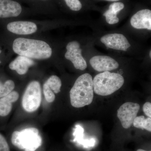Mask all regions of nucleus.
<instances>
[{"label":"nucleus","instance_id":"nucleus-4","mask_svg":"<svg viewBox=\"0 0 151 151\" xmlns=\"http://www.w3.org/2000/svg\"><path fill=\"white\" fill-rule=\"evenodd\" d=\"M39 130L35 128L15 131L12 134L11 141L14 146L25 151H35L40 147L42 139Z\"/></svg>","mask_w":151,"mask_h":151},{"label":"nucleus","instance_id":"nucleus-8","mask_svg":"<svg viewBox=\"0 0 151 151\" xmlns=\"http://www.w3.org/2000/svg\"><path fill=\"white\" fill-rule=\"evenodd\" d=\"M100 41L107 48L127 51L131 45L125 36L121 34H109L102 37Z\"/></svg>","mask_w":151,"mask_h":151},{"label":"nucleus","instance_id":"nucleus-15","mask_svg":"<svg viewBox=\"0 0 151 151\" xmlns=\"http://www.w3.org/2000/svg\"><path fill=\"white\" fill-rule=\"evenodd\" d=\"M124 8V4L122 2H114L110 5L109 9L103 14L105 17L107 22L110 24L119 22V19L117 17V14Z\"/></svg>","mask_w":151,"mask_h":151},{"label":"nucleus","instance_id":"nucleus-22","mask_svg":"<svg viewBox=\"0 0 151 151\" xmlns=\"http://www.w3.org/2000/svg\"><path fill=\"white\" fill-rule=\"evenodd\" d=\"M143 111L145 114L148 117V118L151 117V103L150 102H146L143 105Z\"/></svg>","mask_w":151,"mask_h":151},{"label":"nucleus","instance_id":"nucleus-21","mask_svg":"<svg viewBox=\"0 0 151 151\" xmlns=\"http://www.w3.org/2000/svg\"><path fill=\"white\" fill-rule=\"evenodd\" d=\"M0 151H10L9 145L5 138L0 134Z\"/></svg>","mask_w":151,"mask_h":151},{"label":"nucleus","instance_id":"nucleus-25","mask_svg":"<svg viewBox=\"0 0 151 151\" xmlns=\"http://www.w3.org/2000/svg\"><path fill=\"white\" fill-rule=\"evenodd\" d=\"M150 58H151V50H150Z\"/></svg>","mask_w":151,"mask_h":151},{"label":"nucleus","instance_id":"nucleus-2","mask_svg":"<svg viewBox=\"0 0 151 151\" xmlns=\"http://www.w3.org/2000/svg\"><path fill=\"white\" fill-rule=\"evenodd\" d=\"M93 80L88 73L79 76L70 91L71 105L76 108L89 105L93 100Z\"/></svg>","mask_w":151,"mask_h":151},{"label":"nucleus","instance_id":"nucleus-14","mask_svg":"<svg viewBox=\"0 0 151 151\" xmlns=\"http://www.w3.org/2000/svg\"><path fill=\"white\" fill-rule=\"evenodd\" d=\"M19 94L16 91H12L7 95L0 98V116H8L12 108V103L18 100Z\"/></svg>","mask_w":151,"mask_h":151},{"label":"nucleus","instance_id":"nucleus-11","mask_svg":"<svg viewBox=\"0 0 151 151\" xmlns=\"http://www.w3.org/2000/svg\"><path fill=\"white\" fill-rule=\"evenodd\" d=\"M9 31L17 35L32 34L37 31L36 24L28 21H16L9 23L7 26Z\"/></svg>","mask_w":151,"mask_h":151},{"label":"nucleus","instance_id":"nucleus-10","mask_svg":"<svg viewBox=\"0 0 151 151\" xmlns=\"http://www.w3.org/2000/svg\"><path fill=\"white\" fill-rule=\"evenodd\" d=\"M131 24L137 29L151 30V11L147 9L141 10L131 18Z\"/></svg>","mask_w":151,"mask_h":151},{"label":"nucleus","instance_id":"nucleus-24","mask_svg":"<svg viewBox=\"0 0 151 151\" xmlns=\"http://www.w3.org/2000/svg\"><path fill=\"white\" fill-rule=\"evenodd\" d=\"M137 151H147L146 150H142V149H139V150H138Z\"/></svg>","mask_w":151,"mask_h":151},{"label":"nucleus","instance_id":"nucleus-19","mask_svg":"<svg viewBox=\"0 0 151 151\" xmlns=\"http://www.w3.org/2000/svg\"><path fill=\"white\" fill-rule=\"evenodd\" d=\"M43 91L46 101L49 103L53 102L55 100V95L45 83L43 84Z\"/></svg>","mask_w":151,"mask_h":151},{"label":"nucleus","instance_id":"nucleus-13","mask_svg":"<svg viewBox=\"0 0 151 151\" xmlns=\"http://www.w3.org/2000/svg\"><path fill=\"white\" fill-rule=\"evenodd\" d=\"M34 64L35 62L30 58L19 55L10 63L9 67L11 70H16L19 75H24Z\"/></svg>","mask_w":151,"mask_h":151},{"label":"nucleus","instance_id":"nucleus-26","mask_svg":"<svg viewBox=\"0 0 151 151\" xmlns=\"http://www.w3.org/2000/svg\"><path fill=\"white\" fill-rule=\"evenodd\" d=\"M1 50H0V54H1ZM1 63V60H0V63Z\"/></svg>","mask_w":151,"mask_h":151},{"label":"nucleus","instance_id":"nucleus-9","mask_svg":"<svg viewBox=\"0 0 151 151\" xmlns=\"http://www.w3.org/2000/svg\"><path fill=\"white\" fill-rule=\"evenodd\" d=\"M92 68L99 72H105L117 69L119 67L118 62L111 57L106 55H97L90 60Z\"/></svg>","mask_w":151,"mask_h":151},{"label":"nucleus","instance_id":"nucleus-18","mask_svg":"<svg viewBox=\"0 0 151 151\" xmlns=\"http://www.w3.org/2000/svg\"><path fill=\"white\" fill-rule=\"evenodd\" d=\"M15 87V84L12 80H7L3 84L0 81V98L10 93Z\"/></svg>","mask_w":151,"mask_h":151},{"label":"nucleus","instance_id":"nucleus-20","mask_svg":"<svg viewBox=\"0 0 151 151\" xmlns=\"http://www.w3.org/2000/svg\"><path fill=\"white\" fill-rule=\"evenodd\" d=\"M68 6L70 10L74 11L80 10L82 8V4L78 0H64Z\"/></svg>","mask_w":151,"mask_h":151},{"label":"nucleus","instance_id":"nucleus-16","mask_svg":"<svg viewBox=\"0 0 151 151\" xmlns=\"http://www.w3.org/2000/svg\"><path fill=\"white\" fill-rule=\"evenodd\" d=\"M134 127L142 129H146L151 132V119L150 118H145L141 116L136 117L133 123Z\"/></svg>","mask_w":151,"mask_h":151},{"label":"nucleus","instance_id":"nucleus-1","mask_svg":"<svg viewBox=\"0 0 151 151\" xmlns=\"http://www.w3.org/2000/svg\"><path fill=\"white\" fill-rule=\"evenodd\" d=\"M13 49L19 55L30 59H47L52 54L51 47L45 42L24 38H18L15 40Z\"/></svg>","mask_w":151,"mask_h":151},{"label":"nucleus","instance_id":"nucleus-7","mask_svg":"<svg viewBox=\"0 0 151 151\" xmlns=\"http://www.w3.org/2000/svg\"><path fill=\"white\" fill-rule=\"evenodd\" d=\"M66 48L65 58L70 60L76 69L81 70L86 69L87 63L81 55L82 50L80 48V44L78 42H70L68 44Z\"/></svg>","mask_w":151,"mask_h":151},{"label":"nucleus","instance_id":"nucleus-5","mask_svg":"<svg viewBox=\"0 0 151 151\" xmlns=\"http://www.w3.org/2000/svg\"><path fill=\"white\" fill-rule=\"evenodd\" d=\"M41 103V89L40 84L37 81H32L28 85L22 99V105L24 109L32 113L37 110Z\"/></svg>","mask_w":151,"mask_h":151},{"label":"nucleus","instance_id":"nucleus-6","mask_svg":"<svg viewBox=\"0 0 151 151\" xmlns=\"http://www.w3.org/2000/svg\"><path fill=\"white\" fill-rule=\"evenodd\" d=\"M140 105L138 103L127 102L118 109L117 116L124 129L130 128L139 112Z\"/></svg>","mask_w":151,"mask_h":151},{"label":"nucleus","instance_id":"nucleus-3","mask_svg":"<svg viewBox=\"0 0 151 151\" xmlns=\"http://www.w3.org/2000/svg\"><path fill=\"white\" fill-rule=\"evenodd\" d=\"M124 83V77L119 73L105 71L94 77L93 91L98 95L108 96L120 89Z\"/></svg>","mask_w":151,"mask_h":151},{"label":"nucleus","instance_id":"nucleus-12","mask_svg":"<svg viewBox=\"0 0 151 151\" xmlns=\"http://www.w3.org/2000/svg\"><path fill=\"white\" fill-rule=\"evenodd\" d=\"M22 9L19 3L12 0H0V18L16 17L21 13Z\"/></svg>","mask_w":151,"mask_h":151},{"label":"nucleus","instance_id":"nucleus-17","mask_svg":"<svg viewBox=\"0 0 151 151\" xmlns=\"http://www.w3.org/2000/svg\"><path fill=\"white\" fill-rule=\"evenodd\" d=\"M45 84L53 93L57 94L60 92L62 82L60 78L57 76H52L45 81Z\"/></svg>","mask_w":151,"mask_h":151},{"label":"nucleus","instance_id":"nucleus-23","mask_svg":"<svg viewBox=\"0 0 151 151\" xmlns=\"http://www.w3.org/2000/svg\"><path fill=\"white\" fill-rule=\"evenodd\" d=\"M105 1H117L119 0H105Z\"/></svg>","mask_w":151,"mask_h":151}]
</instances>
